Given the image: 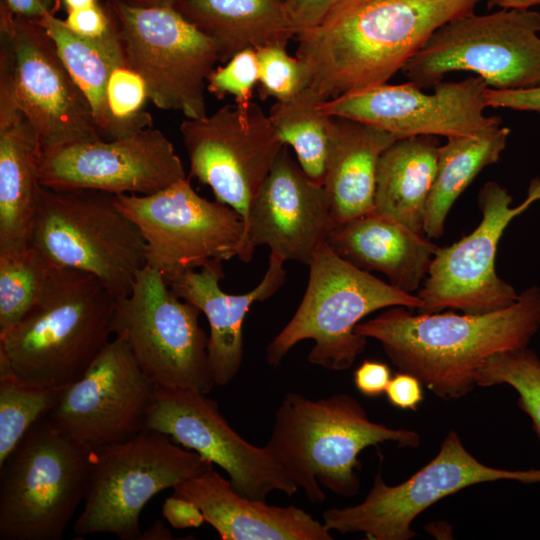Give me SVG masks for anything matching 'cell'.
Instances as JSON below:
<instances>
[{"mask_svg": "<svg viewBox=\"0 0 540 540\" xmlns=\"http://www.w3.org/2000/svg\"><path fill=\"white\" fill-rule=\"evenodd\" d=\"M473 0H344L295 35L296 57L326 99L386 84Z\"/></svg>", "mask_w": 540, "mask_h": 540, "instance_id": "obj_1", "label": "cell"}, {"mask_svg": "<svg viewBox=\"0 0 540 540\" xmlns=\"http://www.w3.org/2000/svg\"><path fill=\"white\" fill-rule=\"evenodd\" d=\"M407 309L386 308L360 322L355 332L377 340L399 371L417 377L436 396L456 400L473 390L476 373L490 356L527 347L540 328V287L533 285L513 304L485 313Z\"/></svg>", "mask_w": 540, "mask_h": 540, "instance_id": "obj_2", "label": "cell"}, {"mask_svg": "<svg viewBox=\"0 0 540 540\" xmlns=\"http://www.w3.org/2000/svg\"><path fill=\"white\" fill-rule=\"evenodd\" d=\"M116 299L94 275L53 264L29 311L0 336V367L25 383L65 389L111 341Z\"/></svg>", "mask_w": 540, "mask_h": 540, "instance_id": "obj_3", "label": "cell"}, {"mask_svg": "<svg viewBox=\"0 0 540 540\" xmlns=\"http://www.w3.org/2000/svg\"><path fill=\"white\" fill-rule=\"evenodd\" d=\"M419 434L391 428L368 418L364 407L346 393L310 399L284 395L265 447L309 501L322 503V487L342 497L360 489L358 456L367 447L385 442L416 448Z\"/></svg>", "mask_w": 540, "mask_h": 540, "instance_id": "obj_4", "label": "cell"}, {"mask_svg": "<svg viewBox=\"0 0 540 540\" xmlns=\"http://www.w3.org/2000/svg\"><path fill=\"white\" fill-rule=\"evenodd\" d=\"M304 296L290 321L269 343L266 358L278 366L298 342L311 339L309 363L343 371L364 351L367 338L355 332L367 315L393 306L417 310L421 300L358 268L328 242L314 252Z\"/></svg>", "mask_w": 540, "mask_h": 540, "instance_id": "obj_5", "label": "cell"}, {"mask_svg": "<svg viewBox=\"0 0 540 540\" xmlns=\"http://www.w3.org/2000/svg\"><path fill=\"white\" fill-rule=\"evenodd\" d=\"M31 246L51 263L90 273L116 297L146 265L144 238L115 195L41 186Z\"/></svg>", "mask_w": 540, "mask_h": 540, "instance_id": "obj_6", "label": "cell"}, {"mask_svg": "<svg viewBox=\"0 0 540 540\" xmlns=\"http://www.w3.org/2000/svg\"><path fill=\"white\" fill-rule=\"evenodd\" d=\"M93 449L34 424L0 466V540H60L84 501Z\"/></svg>", "mask_w": 540, "mask_h": 540, "instance_id": "obj_7", "label": "cell"}, {"mask_svg": "<svg viewBox=\"0 0 540 540\" xmlns=\"http://www.w3.org/2000/svg\"><path fill=\"white\" fill-rule=\"evenodd\" d=\"M419 88L469 71L497 90L540 86V13L503 9L460 15L436 29L402 69Z\"/></svg>", "mask_w": 540, "mask_h": 540, "instance_id": "obj_8", "label": "cell"}, {"mask_svg": "<svg viewBox=\"0 0 540 540\" xmlns=\"http://www.w3.org/2000/svg\"><path fill=\"white\" fill-rule=\"evenodd\" d=\"M211 469L210 460L149 429L93 449L88 490L74 532L138 539L140 514L153 496Z\"/></svg>", "mask_w": 540, "mask_h": 540, "instance_id": "obj_9", "label": "cell"}, {"mask_svg": "<svg viewBox=\"0 0 540 540\" xmlns=\"http://www.w3.org/2000/svg\"><path fill=\"white\" fill-rule=\"evenodd\" d=\"M123 44L126 66L159 109L186 118L207 115V80L220 61L214 42L172 5L139 6L107 0Z\"/></svg>", "mask_w": 540, "mask_h": 540, "instance_id": "obj_10", "label": "cell"}, {"mask_svg": "<svg viewBox=\"0 0 540 540\" xmlns=\"http://www.w3.org/2000/svg\"><path fill=\"white\" fill-rule=\"evenodd\" d=\"M200 312L178 297L159 272L145 266L130 293L116 299L112 331L126 342L153 385L207 394L215 383Z\"/></svg>", "mask_w": 540, "mask_h": 540, "instance_id": "obj_11", "label": "cell"}, {"mask_svg": "<svg viewBox=\"0 0 540 540\" xmlns=\"http://www.w3.org/2000/svg\"><path fill=\"white\" fill-rule=\"evenodd\" d=\"M115 201L144 238L145 266L167 283L212 260H243L242 217L233 208L198 195L187 178L150 195L118 194Z\"/></svg>", "mask_w": 540, "mask_h": 540, "instance_id": "obj_12", "label": "cell"}, {"mask_svg": "<svg viewBox=\"0 0 540 540\" xmlns=\"http://www.w3.org/2000/svg\"><path fill=\"white\" fill-rule=\"evenodd\" d=\"M540 482V468L505 470L477 460L456 431H449L436 456L398 485H388L380 472L365 499L354 506L323 512V523L341 534L362 532L372 540H409L416 517L437 501L468 486L497 480Z\"/></svg>", "mask_w": 540, "mask_h": 540, "instance_id": "obj_13", "label": "cell"}, {"mask_svg": "<svg viewBox=\"0 0 540 540\" xmlns=\"http://www.w3.org/2000/svg\"><path fill=\"white\" fill-rule=\"evenodd\" d=\"M180 132L191 177L209 186L216 201L233 208L246 229L251 202L285 146L269 116L252 101L228 104L211 115L185 118Z\"/></svg>", "mask_w": 540, "mask_h": 540, "instance_id": "obj_14", "label": "cell"}, {"mask_svg": "<svg viewBox=\"0 0 540 540\" xmlns=\"http://www.w3.org/2000/svg\"><path fill=\"white\" fill-rule=\"evenodd\" d=\"M537 199L540 194L529 188L526 200L511 207L512 197L506 188L493 181L485 183L478 194L480 224L452 245L438 248L416 294L421 300L416 311L455 309L476 314L516 302L519 294L496 273L497 248L512 219Z\"/></svg>", "mask_w": 540, "mask_h": 540, "instance_id": "obj_15", "label": "cell"}, {"mask_svg": "<svg viewBox=\"0 0 540 540\" xmlns=\"http://www.w3.org/2000/svg\"><path fill=\"white\" fill-rule=\"evenodd\" d=\"M0 34L8 45L19 109L42 149L102 139L90 104L45 30L0 3Z\"/></svg>", "mask_w": 540, "mask_h": 540, "instance_id": "obj_16", "label": "cell"}, {"mask_svg": "<svg viewBox=\"0 0 540 540\" xmlns=\"http://www.w3.org/2000/svg\"><path fill=\"white\" fill-rule=\"evenodd\" d=\"M433 93L412 82L350 92L322 103L332 117L346 118L381 128L397 139L413 136H478L501 126V119L486 116L485 81L471 76L441 81Z\"/></svg>", "mask_w": 540, "mask_h": 540, "instance_id": "obj_17", "label": "cell"}, {"mask_svg": "<svg viewBox=\"0 0 540 540\" xmlns=\"http://www.w3.org/2000/svg\"><path fill=\"white\" fill-rule=\"evenodd\" d=\"M144 429L166 434L220 466L242 496L265 501L273 491L289 497L298 491L269 450L242 438L204 393L155 386Z\"/></svg>", "mask_w": 540, "mask_h": 540, "instance_id": "obj_18", "label": "cell"}, {"mask_svg": "<svg viewBox=\"0 0 540 540\" xmlns=\"http://www.w3.org/2000/svg\"><path fill=\"white\" fill-rule=\"evenodd\" d=\"M39 172L48 188L114 195H150L187 178L174 145L152 126L113 140L41 148Z\"/></svg>", "mask_w": 540, "mask_h": 540, "instance_id": "obj_19", "label": "cell"}, {"mask_svg": "<svg viewBox=\"0 0 540 540\" xmlns=\"http://www.w3.org/2000/svg\"><path fill=\"white\" fill-rule=\"evenodd\" d=\"M155 385L115 337L86 372L62 390L48 418L71 439L96 449L144 429Z\"/></svg>", "mask_w": 540, "mask_h": 540, "instance_id": "obj_20", "label": "cell"}, {"mask_svg": "<svg viewBox=\"0 0 540 540\" xmlns=\"http://www.w3.org/2000/svg\"><path fill=\"white\" fill-rule=\"evenodd\" d=\"M333 227L324 185L306 175L285 145L251 202L242 262L266 245L286 261L308 265Z\"/></svg>", "mask_w": 540, "mask_h": 540, "instance_id": "obj_21", "label": "cell"}, {"mask_svg": "<svg viewBox=\"0 0 540 540\" xmlns=\"http://www.w3.org/2000/svg\"><path fill=\"white\" fill-rule=\"evenodd\" d=\"M286 260L271 253L262 281L250 292L233 295L220 288L224 278L221 260L199 270H189L169 283L173 292L191 303L208 320V359L215 386L229 384L238 374L244 354L243 322L252 304L273 296L284 284Z\"/></svg>", "mask_w": 540, "mask_h": 540, "instance_id": "obj_22", "label": "cell"}, {"mask_svg": "<svg viewBox=\"0 0 540 540\" xmlns=\"http://www.w3.org/2000/svg\"><path fill=\"white\" fill-rule=\"evenodd\" d=\"M172 495L194 503L222 540L333 539L305 510L242 496L214 469L177 484Z\"/></svg>", "mask_w": 540, "mask_h": 540, "instance_id": "obj_23", "label": "cell"}, {"mask_svg": "<svg viewBox=\"0 0 540 540\" xmlns=\"http://www.w3.org/2000/svg\"><path fill=\"white\" fill-rule=\"evenodd\" d=\"M327 242L343 259L384 274L393 287L411 294L422 286L439 248L424 234L376 212L335 226Z\"/></svg>", "mask_w": 540, "mask_h": 540, "instance_id": "obj_24", "label": "cell"}, {"mask_svg": "<svg viewBox=\"0 0 540 540\" xmlns=\"http://www.w3.org/2000/svg\"><path fill=\"white\" fill-rule=\"evenodd\" d=\"M396 139L381 128L333 117L324 187L334 227L374 212L379 159Z\"/></svg>", "mask_w": 540, "mask_h": 540, "instance_id": "obj_25", "label": "cell"}, {"mask_svg": "<svg viewBox=\"0 0 540 540\" xmlns=\"http://www.w3.org/2000/svg\"><path fill=\"white\" fill-rule=\"evenodd\" d=\"M40 155L39 137L21 111L0 118V251L31 245Z\"/></svg>", "mask_w": 540, "mask_h": 540, "instance_id": "obj_26", "label": "cell"}, {"mask_svg": "<svg viewBox=\"0 0 540 540\" xmlns=\"http://www.w3.org/2000/svg\"><path fill=\"white\" fill-rule=\"evenodd\" d=\"M172 6L215 44L219 60L270 45H286L295 31L280 0H176Z\"/></svg>", "mask_w": 540, "mask_h": 540, "instance_id": "obj_27", "label": "cell"}, {"mask_svg": "<svg viewBox=\"0 0 540 540\" xmlns=\"http://www.w3.org/2000/svg\"><path fill=\"white\" fill-rule=\"evenodd\" d=\"M36 22L53 41L62 62L87 98L101 138L113 140L136 132L114 117L108 101L112 73L126 66L117 23L105 36L91 39L73 33L55 14L45 15Z\"/></svg>", "mask_w": 540, "mask_h": 540, "instance_id": "obj_28", "label": "cell"}, {"mask_svg": "<svg viewBox=\"0 0 540 540\" xmlns=\"http://www.w3.org/2000/svg\"><path fill=\"white\" fill-rule=\"evenodd\" d=\"M439 147L429 135L399 138L387 147L378 163L374 212L424 234Z\"/></svg>", "mask_w": 540, "mask_h": 540, "instance_id": "obj_29", "label": "cell"}, {"mask_svg": "<svg viewBox=\"0 0 540 540\" xmlns=\"http://www.w3.org/2000/svg\"><path fill=\"white\" fill-rule=\"evenodd\" d=\"M509 134L508 127L500 126L478 136L450 137L440 145L423 227L428 238L442 236L454 202L483 168L498 162Z\"/></svg>", "mask_w": 540, "mask_h": 540, "instance_id": "obj_30", "label": "cell"}, {"mask_svg": "<svg viewBox=\"0 0 540 540\" xmlns=\"http://www.w3.org/2000/svg\"><path fill=\"white\" fill-rule=\"evenodd\" d=\"M325 100L309 86L288 100L276 101L268 114L279 139L294 149L302 170L322 185L333 125V117L322 109Z\"/></svg>", "mask_w": 540, "mask_h": 540, "instance_id": "obj_31", "label": "cell"}, {"mask_svg": "<svg viewBox=\"0 0 540 540\" xmlns=\"http://www.w3.org/2000/svg\"><path fill=\"white\" fill-rule=\"evenodd\" d=\"M61 392L25 383L0 367V466L31 427L49 415Z\"/></svg>", "mask_w": 540, "mask_h": 540, "instance_id": "obj_32", "label": "cell"}, {"mask_svg": "<svg viewBox=\"0 0 540 540\" xmlns=\"http://www.w3.org/2000/svg\"><path fill=\"white\" fill-rule=\"evenodd\" d=\"M52 265L31 245L0 251V336L29 311Z\"/></svg>", "mask_w": 540, "mask_h": 540, "instance_id": "obj_33", "label": "cell"}, {"mask_svg": "<svg viewBox=\"0 0 540 540\" xmlns=\"http://www.w3.org/2000/svg\"><path fill=\"white\" fill-rule=\"evenodd\" d=\"M505 384L518 394V406L531 419L540 441V358L531 349L520 348L490 356L476 373V385Z\"/></svg>", "mask_w": 540, "mask_h": 540, "instance_id": "obj_34", "label": "cell"}, {"mask_svg": "<svg viewBox=\"0 0 540 540\" xmlns=\"http://www.w3.org/2000/svg\"><path fill=\"white\" fill-rule=\"evenodd\" d=\"M256 53L258 92L262 100L273 97L276 101H285L311 86L306 65L297 57H291L286 45L265 46L257 49Z\"/></svg>", "mask_w": 540, "mask_h": 540, "instance_id": "obj_35", "label": "cell"}, {"mask_svg": "<svg viewBox=\"0 0 540 540\" xmlns=\"http://www.w3.org/2000/svg\"><path fill=\"white\" fill-rule=\"evenodd\" d=\"M107 95L110 110L116 119L135 131L152 126L150 114L143 110L148 100L144 81L127 66L114 70Z\"/></svg>", "mask_w": 540, "mask_h": 540, "instance_id": "obj_36", "label": "cell"}, {"mask_svg": "<svg viewBox=\"0 0 540 540\" xmlns=\"http://www.w3.org/2000/svg\"><path fill=\"white\" fill-rule=\"evenodd\" d=\"M258 79L257 53L249 48L234 55L225 66L214 69L207 80V91L218 99L232 95L236 104L244 106L251 102Z\"/></svg>", "mask_w": 540, "mask_h": 540, "instance_id": "obj_37", "label": "cell"}, {"mask_svg": "<svg viewBox=\"0 0 540 540\" xmlns=\"http://www.w3.org/2000/svg\"><path fill=\"white\" fill-rule=\"evenodd\" d=\"M63 21L76 35L91 39L105 36L116 23L109 9L102 7L99 3L67 12V17Z\"/></svg>", "mask_w": 540, "mask_h": 540, "instance_id": "obj_38", "label": "cell"}, {"mask_svg": "<svg viewBox=\"0 0 540 540\" xmlns=\"http://www.w3.org/2000/svg\"><path fill=\"white\" fill-rule=\"evenodd\" d=\"M342 1L344 0H286L283 4L296 35L318 25Z\"/></svg>", "mask_w": 540, "mask_h": 540, "instance_id": "obj_39", "label": "cell"}, {"mask_svg": "<svg viewBox=\"0 0 540 540\" xmlns=\"http://www.w3.org/2000/svg\"><path fill=\"white\" fill-rule=\"evenodd\" d=\"M389 403L399 409L415 411L423 401V384L414 375L399 371L385 391Z\"/></svg>", "mask_w": 540, "mask_h": 540, "instance_id": "obj_40", "label": "cell"}, {"mask_svg": "<svg viewBox=\"0 0 540 540\" xmlns=\"http://www.w3.org/2000/svg\"><path fill=\"white\" fill-rule=\"evenodd\" d=\"M391 378L390 367L376 360H364L353 373L356 389L367 397H378L385 393Z\"/></svg>", "mask_w": 540, "mask_h": 540, "instance_id": "obj_41", "label": "cell"}, {"mask_svg": "<svg viewBox=\"0 0 540 540\" xmlns=\"http://www.w3.org/2000/svg\"><path fill=\"white\" fill-rule=\"evenodd\" d=\"M485 97L488 107L540 113V86L519 90H497L488 87Z\"/></svg>", "mask_w": 540, "mask_h": 540, "instance_id": "obj_42", "label": "cell"}, {"mask_svg": "<svg viewBox=\"0 0 540 540\" xmlns=\"http://www.w3.org/2000/svg\"><path fill=\"white\" fill-rule=\"evenodd\" d=\"M162 515L175 529L198 528L205 518L191 501L171 495L162 505Z\"/></svg>", "mask_w": 540, "mask_h": 540, "instance_id": "obj_43", "label": "cell"}, {"mask_svg": "<svg viewBox=\"0 0 540 540\" xmlns=\"http://www.w3.org/2000/svg\"><path fill=\"white\" fill-rule=\"evenodd\" d=\"M9 10L22 18L36 21L45 15L55 14L58 0H2Z\"/></svg>", "mask_w": 540, "mask_h": 540, "instance_id": "obj_44", "label": "cell"}, {"mask_svg": "<svg viewBox=\"0 0 540 540\" xmlns=\"http://www.w3.org/2000/svg\"><path fill=\"white\" fill-rule=\"evenodd\" d=\"M139 540H171L173 536L170 530L161 522L157 521L154 525L140 533Z\"/></svg>", "mask_w": 540, "mask_h": 540, "instance_id": "obj_45", "label": "cell"}, {"mask_svg": "<svg viewBox=\"0 0 540 540\" xmlns=\"http://www.w3.org/2000/svg\"><path fill=\"white\" fill-rule=\"evenodd\" d=\"M540 5V0H488V8L530 9Z\"/></svg>", "mask_w": 540, "mask_h": 540, "instance_id": "obj_46", "label": "cell"}, {"mask_svg": "<svg viewBox=\"0 0 540 540\" xmlns=\"http://www.w3.org/2000/svg\"><path fill=\"white\" fill-rule=\"evenodd\" d=\"M67 12L88 8L95 5L97 0H61Z\"/></svg>", "mask_w": 540, "mask_h": 540, "instance_id": "obj_47", "label": "cell"}, {"mask_svg": "<svg viewBox=\"0 0 540 540\" xmlns=\"http://www.w3.org/2000/svg\"><path fill=\"white\" fill-rule=\"evenodd\" d=\"M139 6L172 5L176 0H124Z\"/></svg>", "mask_w": 540, "mask_h": 540, "instance_id": "obj_48", "label": "cell"}, {"mask_svg": "<svg viewBox=\"0 0 540 540\" xmlns=\"http://www.w3.org/2000/svg\"><path fill=\"white\" fill-rule=\"evenodd\" d=\"M473 1H474L475 3H478V2L481 1V0H473Z\"/></svg>", "mask_w": 540, "mask_h": 540, "instance_id": "obj_49", "label": "cell"}, {"mask_svg": "<svg viewBox=\"0 0 540 540\" xmlns=\"http://www.w3.org/2000/svg\"><path fill=\"white\" fill-rule=\"evenodd\" d=\"M280 1L284 3L286 0H280Z\"/></svg>", "mask_w": 540, "mask_h": 540, "instance_id": "obj_50", "label": "cell"}]
</instances>
